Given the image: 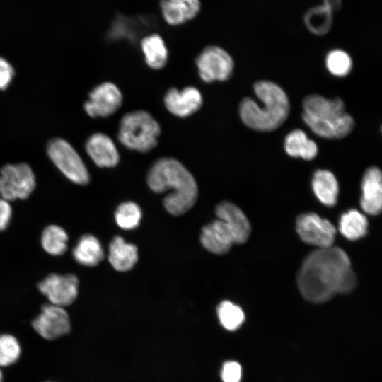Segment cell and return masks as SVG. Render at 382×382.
I'll use <instances>...</instances> for the list:
<instances>
[{"mask_svg":"<svg viewBox=\"0 0 382 382\" xmlns=\"http://www.w3.org/2000/svg\"><path fill=\"white\" fill-rule=\"evenodd\" d=\"M195 62L200 79L206 83L226 81L234 69V62L230 54L216 45L204 47Z\"/></svg>","mask_w":382,"mask_h":382,"instance_id":"cell-8","label":"cell"},{"mask_svg":"<svg viewBox=\"0 0 382 382\" xmlns=\"http://www.w3.org/2000/svg\"><path fill=\"white\" fill-rule=\"evenodd\" d=\"M332 10L328 0H325L322 6L309 10L304 18L309 30L318 35L328 32L332 25Z\"/></svg>","mask_w":382,"mask_h":382,"instance_id":"cell-26","label":"cell"},{"mask_svg":"<svg viewBox=\"0 0 382 382\" xmlns=\"http://www.w3.org/2000/svg\"><path fill=\"white\" fill-rule=\"evenodd\" d=\"M14 76V69L4 58L0 57V89L4 90L10 85Z\"/></svg>","mask_w":382,"mask_h":382,"instance_id":"cell-32","label":"cell"},{"mask_svg":"<svg viewBox=\"0 0 382 382\" xmlns=\"http://www.w3.org/2000/svg\"><path fill=\"white\" fill-rule=\"evenodd\" d=\"M38 289L51 304L64 308L76 299L79 279L71 274H51L38 284Z\"/></svg>","mask_w":382,"mask_h":382,"instance_id":"cell-10","label":"cell"},{"mask_svg":"<svg viewBox=\"0 0 382 382\" xmlns=\"http://www.w3.org/2000/svg\"><path fill=\"white\" fill-rule=\"evenodd\" d=\"M302 107L304 123L318 137L338 139L351 129L352 116L345 111V103L339 97L327 98L310 94L303 98Z\"/></svg>","mask_w":382,"mask_h":382,"instance_id":"cell-4","label":"cell"},{"mask_svg":"<svg viewBox=\"0 0 382 382\" xmlns=\"http://www.w3.org/2000/svg\"><path fill=\"white\" fill-rule=\"evenodd\" d=\"M284 147L289 156L307 161L313 159L318 152L316 143L300 129L292 130L285 137Z\"/></svg>","mask_w":382,"mask_h":382,"instance_id":"cell-21","label":"cell"},{"mask_svg":"<svg viewBox=\"0 0 382 382\" xmlns=\"http://www.w3.org/2000/svg\"><path fill=\"white\" fill-rule=\"evenodd\" d=\"M69 237L66 231L55 224L49 225L42 231L41 245L48 254L58 256L64 254L68 248Z\"/></svg>","mask_w":382,"mask_h":382,"instance_id":"cell-24","label":"cell"},{"mask_svg":"<svg viewBox=\"0 0 382 382\" xmlns=\"http://www.w3.org/2000/svg\"><path fill=\"white\" fill-rule=\"evenodd\" d=\"M361 206L367 214L377 215L382 207V177L377 166L368 168L361 180Z\"/></svg>","mask_w":382,"mask_h":382,"instance_id":"cell-15","label":"cell"},{"mask_svg":"<svg viewBox=\"0 0 382 382\" xmlns=\"http://www.w3.org/2000/svg\"><path fill=\"white\" fill-rule=\"evenodd\" d=\"M217 314L221 325L228 330L238 329L245 320L242 309L229 301H224L219 305Z\"/></svg>","mask_w":382,"mask_h":382,"instance_id":"cell-28","label":"cell"},{"mask_svg":"<svg viewBox=\"0 0 382 382\" xmlns=\"http://www.w3.org/2000/svg\"><path fill=\"white\" fill-rule=\"evenodd\" d=\"M147 184L156 193L170 190L164 197L166 209L174 216L190 210L198 196L197 183L191 173L178 160L164 157L156 161L147 174Z\"/></svg>","mask_w":382,"mask_h":382,"instance_id":"cell-2","label":"cell"},{"mask_svg":"<svg viewBox=\"0 0 382 382\" xmlns=\"http://www.w3.org/2000/svg\"><path fill=\"white\" fill-rule=\"evenodd\" d=\"M86 151L98 167L112 168L117 166L120 161L115 143L103 133L92 134L86 142Z\"/></svg>","mask_w":382,"mask_h":382,"instance_id":"cell-16","label":"cell"},{"mask_svg":"<svg viewBox=\"0 0 382 382\" xmlns=\"http://www.w3.org/2000/svg\"><path fill=\"white\" fill-rule=\"evenodd\" d=\"M47 151L53 163L69 180L82 185L88 183L90 176L86 166L68 141L53 139L48 143Z\"/></svg>","mask_w":382,"mask_h":382,"instance_id":"cell-6","label":"cell"},{"mask_svg":"<svg viewBox=\"0 0 382 382\" xmlns=\"http://www.w3.org/2000/svg\"><path fill=\"white\" fill-rule=\"evenodd\" d=\"M219 219L222 221L229 229L234 243H245L250 233L249 221L242 210L229 202L219 203L215 209Z\"/></svg>","mask_w":382,"mask_h":382,"instance_id":"cell-14","label":"cell"},{"mask_svg":"<svg viewBox=\"0 0 382 382\" xmlns=\"http://www.w3.org/2000/svg\"><path fill=\"white\" fill-rule=\"evenodd\" d=\"M72 255L78 263L88 267L97 265L104 258L100 242L91 234H85L78 240L73 248Z\"/></svg>","mask_w":382,"mask_h":382,"instance_id":"cell-20","label":"cell"},{"mask_svg":"<svg viewBox=\"0 0 382 382\" xmlns=\"http://www.w3.org/2000/svg\"><path fill=\"white\" fill-rule=\"evenodd\" d=\"M146 64L154 69H160L166 66L168 52L163 39L156 33L144 37L140 42Z\"/></svg>","mask_w":382,"mask_h":382,"instance_id":"cell-23","label":"cell"},{"mask_svg":"<svg viewBox=\"0 0 382 382\" xmlns=\"http://www.w3.org/2000/svg\"><path fill=\"white\" fill-rule=\"evenodd\" d=\"M33 328L42 337L52 340L70 332L71 322L66 311L51 303L45 305L33 320Z\"/></svg>","mask_w":382,"mask_h":382,"instance_id":"cell-12","label":"cell"},{"mask_svg":"<svg viewBox=\"0 0 382 382\" xmlns=\"http://www.w3.org/2000/svg\"><path fill=\"white\" fill-rule=\"evenodd\" d=\"M160 8L164 21L180 25L193 19L200 11L199 0H161Z\"/></svg>","mask_w":382,"mask_h":382,"instance_id":"cell-18","label":"cell"},{"mask_svg":"<svg viewBox=\"0 0 382 382\" xmlns=\"http://www.w3.org/2000/svg\"><path fill=\"white\" fill-rule=\"evenodd\" d=\"M36 185L35 174L25 163L6 164L0 170V195L7 201L27 199Z\"/></svg>","mask_w":382,"mask_h":382,"instance_id":"cell-7","label":"cell"},{"mask_svg":"<svg viewBox=\"0 0 382 382\" xmlns=\"http://www.w3.org/2000/svg\"><path fill=\"white\" fill-rule=\"evenodd\" d=\"M297 284L308 301L320 303L335 294L348 293L356 284V277L346 253L337 247L318 248L303 260Z\"/></svg>","mask_w":382,"mask_h":382,"instance_id":"cell-1","label":"cell"},{"mask_svg":"<svg viewBox=\"0 0 382 382\" xmlns=\"http://www.w3.org/2000/svg\"><path fill=\"white\" fill-rule=\"evenodd\" d=\"M2 378H3V376H2V373L0 370V382H2Z\"/></svg>","mask_w":382,"mask_h":382,"instance_id":"cell-34","label":"cell"},{"mask_svg":"<svg viewBox=\"0 0 382 382\" xmlns=\"http://www.w3.org/2000/svg\"><path fill=\"white\" fill-rule=\"evenodd\" d=\"M117 224L122 229L137 228L141 218V211L136 203L126 202L120 204L115 214Z\"/></svg>","mask_w":382,"mask_h":382,"instance_id":"cell-29","label":"cell"},{"mask_svg":"<svg viewBox=\"0 0 382 382\" xmlns=\"http://www.w3.org/2000/svg\"><path fill=\"white\" fill-rule=\"evenodd\" d=\"M21 354V346L15 337L8 334L0 335V366L14 364Z\"/></svg>","mask_w":382,"mask_h":382,"instance_id":"cell-30","label":"cell"},{"mask_svg":"<svg viewBox=\"0 0 382 382\" xmlns=\"http://www.w3.org/2000/svg\"><path fill=\"white\" fill-rule=\"evenodd\" d=\"M166 109L173 115L186 117L199 110L202 105L200 91L192 86L181 90L170 88L163 98Z\"/></svg>","mask_w":382,"mask_h":382,"instance_id":"cell-13","label":"cell"},{"mask_svg":"<svg viewBox=\"0 0 382 382\" xmlns=\"http://www.w3.org/2000/svg\"><path fill=\"white\" fill-rule=\"evenodd\" d=\"M367 227L366 217L356 209L349 210L341 216L339 230L347 239L354 241L364 236Z\"/></svg>","mask_w":382,"mask_h":382,"instance_id":"cell-25","label":"cell"},{"mask_svg":"<svg viewBox=\"0 0 382 382\" xmlns=\"http://www.w3.org/2000/svg\"><path fill=\"white\" fill-rule=\"evenodd\" d=\"M241 374V366L238 362L230 361L223 365L221 376L224 382H240Z\"/></svg>","mask_w":382,"mask_h":382,"instance_id":"cell-31","label":"cell"},{"mask_svg":"<svg viewBox=\"0 0 382 382\" xmlns=\"http://www.w3.org/2000/svg\"><path fill=\"white\" fill-rule=\"evenodd\" d=\"M122 94L111 82H104L96 86L88 94L83 108L91 117H106L121 107Z\"/></svg>","mask_w":382,"mask_h":382,"instance_id":"cell-11","label":"cell"},{"mask_svg":"<svg viewBox=\"0 0 382 382\" xmlns=\"http://www.w3.org/2000/svg\"><path fill=\"white\" fill-rule=\"evenodd\" d=\"M253 91L261 104L250 97L239 105V115L249 128L258 132H271L287 119L290 103L284 89L274 82L260 80L253 84Z\"/></svg>","mask_w":382,"mask_h":382,"instance_id":"cell-3","label":"cell"},{"mask_svg":"<svg viewBox=\"0 0 382 382\" xmlns=\"http://www.w3.org/2000/svg\"><path fill=\"white\" fill-rule=\"evenodd\" d=\"M108 260L115 270L128 271L138 260L137 248L133 244L126 243L123 238L115 236L109 245Z\"/></svg>","mask_w":382,"mask_h":382,"instance_id":"cell-19","label":"cell"},{"mask_svg":"<svg viewBox=\"0 0 382 382\" xmlns=\"http://www.w3.org/2000/svg\"><path fill=\"white\" fill-rule=\"evenodd\" d=\"M12 216V208L9 202L0 197V231L8 226Z\"/></svg>","mask_w":382,"mask_h":382,"instance_id":"cell-33","label":"cell"},{"mask_svg":"<svg viewBox=\"0 0 382 382\" xmlns=\"http://www.w3.org/2000/svg\"><path fill=\"white\" fill-rule=\"evenodd\" d=\"M296 231L303 241L319 248L332 246L336 233L335 227L330 221L315 213L299 216Z\"/></svg>","mask_w":382,"mask_h":382,"instance_id":"cell-9","label":"cell"},{"mask_svg":"<svg viewBox=\"0 0 382 382\" xmlns=\"http://www.w3.org/2000/svg\"><path fill=\"white\" fill-rule=\"evenodd\" d=\"M160 133L159 124L148 112L135 110L122 117L117 137L129 149L145 153L157 145Z\"/></svg>","mask_w":382,"mask_h":382,"instance_id":"cell-5","label":"cell"},{"mask_svg":"<svg viewBox=\"0 0 382 382\" xmlns=\"http://www.w3.org/2000/svg\"><path fill=\"white\" fill-rule=\"evenodd\" d=\"M200 241L206 250L216 255H224L228 253L234 243L229 229L219 219L206 224L202 228Z\"/></svg>","mask_w":382,"mask_h":382,"instance_id":"cell-17","label":"cell"},{"mask_svg":"<svg viewBox=\"0 0 382 382\" xmlns=\"http://www.w3.org/2000/svg\"><path fill=\"white\" fill-rule=\"evenodd\" d=\"M312 188L317 198L325 205L332 207L336 204L339 187L332 172L324 169L316 170L312 179Z\"/></svg>","mask_w":382,"mask_h":382,"instance_id":"cell-22","label":"cell"},{"mask_svg":"<svg viewBox=\"0 0 382 382\" xmlns=\"http://www.w3.org/2000/svg\"><path fill=\"white\" fill-rule=\"evenodd\" d=\"M325 66L332 75L345 77L351 72L353 62L347 52L340 49H334L327 54Z\"/></svg>","mask_w":382,"mask_h":382,"instance_id":"cell-27","label":"cell"}]
</instances>
